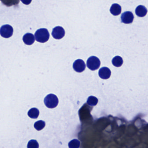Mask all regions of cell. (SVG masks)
<instances>
[{"mask_svg": "<svg viewBox=\"0 0 148 148\" xmlns=\"http://www.w3.org/2000/svg\"><path fill=\"white\" fill-rule=\"evenodd\" d=\"M136 14L139 17H143L146 15L147 10L145 7L143 5H139L136 8L135 11Z\"/></svg>", "mask_w": 148, "mask_h": 148, "instance_id": "obj_11", "label": "cell"}, {"mask_svg": "<svg viewBox=\"0 0 148 148\" xmlns=\"http://www.w3.org/2000/svg\"><path fill=\"white\" fill-rule=\"evenodd\" d=\"M80 143L79 140L74 139L69 142L68 146L69 148H79Z\"/></svg>", "mask_w": 148, "mask_h": 148, "instance_id": "obj_15", "label": "cell"}, {"mask_svg": "<svg viewBox=\"0 0 148 148\" xmlns=\"http://www.w3.org/2000/svg\"><path fill=\"white\" fill-rule=\"evenodd\" d=\"M111 74L110 70L107 67H102L99 71V76L103 79H108L110 77Z\"/></svg>", "mask_w": 148, "mask_h": 148, "instance_id": "obj_8", "label": "cell"}, {"mask_svg": "<svg viewBox=\"0 0 148 148\" xmlns=\"http://www.w3.org/2000/svg\"><path fill=\"white\" fill-rule=\"evenodd\" d=\"M35 40V37L32 34L27 33L23 36V41L25 44L28 45H31L33 44Z\"/></svg>", "mask_w": 148, "mask_h": 148, "instance_id": "obj_9", "label": "cell"}, {"mask_svg": "<svg viewBox=\"0 0 148 148\" xmlns=\"http://www.w3.org/2000/svg\"><path fill=\"white\" fill-rule=\"evenodd\" d=\"M98 102L97 98L94 96H90L87 100V103L90 106H95L97 104Z\"/></svg>", "mask_w": 148, "mask_h": 148, "instance_id": "obj_14", "label": "cell"}, {"mask_svg": "<svg viewBox=\"0 0 148 148\" xmlns=\"http://www.w3.org/2000/svg\"><path fill=\"white\" fill-rule=\"evenodd\" d=\"M73 68L74 71H76L77 72H82L85 70V63L82 60H77L73 63Z\"/></svg>", "mask_w": 148, "mask_h": 148, "instance_id": "obj_7", "label": "cell"}, {"mask_svg": "<svg viewBox=\"0 0 148 148\" xmlns=\"http://www.w3.org/2000/svg\"><path fill=\"white\" fill-rule=\"evenodd\" d=\"M28 115L32 119H37L39 115V110L36 108L30 109L28 112Z\"/></svg>", "mask_w": 148, "mask_h": 148, "instance_id": "obj_13", "label": "cell"}, {"mask_svg": "<svg viewBox=\"0 0 148 148\" xmlns=\"http://www.w3.org/2000/svg\"><path fill=\"white\" fill-rule=\"evenodd\" d=\"M39 144L36 140H31L28 142L27 148H39Z\"/></svg>", "mask_w": 148, "mask_h": 148, "instance_id": "obj_17", "label": "cell"}, {"mask_svg": "<svg viewBox=\"0 0 148 148\" xmlns=\"http://www.w3.org/2000/svg\"><path fill=\"white\" fill-rule=\"evenodd\" d=\"M13 31V28L10 25H4L0 28V34L1 37L8 38L12 36Z\"/></svg>", "mask_w": 148, "mask_h": 148, "instance_id": "obj_4", "label": "cell"}, {"mask_svg": "<svg viewBox=\"0 0 148 148\" xmlns=\"http://www.w3.org/2000/svg\"><path fill=\"white\" fill-rule=\"evenodd\" d=\"M121 7L119 4H113L111 7L110 12L114 16H117L121 13Z\"/></svg>", "mask_w": 148, "mask_h": 148, "instance_id": "obj_10", "label": "cell"}, {"mask_svg": "<svg viewBox=\"0 0 148 148\" xmlns=\"http://www.w3.org/2000/svg\"><path fill=\"white\" fill-rule=\"evenodd\" d=\"M65 32L63 27L60 26H57L53 29L52 35L56 39H61L64 36Z\"/></svg>", "mask_w": 148, "mask_h": 148, "instance_id": "obj_5", "label": "cell"}, {"mask_svg": "<svg viewBox=\"0 0 148 148\" xmlns=\"http://www.w3.org/2000/svg\"><path fill=\"white\" fill-rule=\"evenodd\" d=\"M44 103L47 107L49 108H55L59 103L58 97L53 94H48L44 99Z\"/></svg>", "mask_w": 148, "mask_h": 148, "instance_id": "obj_2", "label": "cell"}, {"mask_svg": "<svg viewBox=\"0 0 148 148\" xmlns=\"http://www.w3.org/2000/svg\"><path fill=\"white\" fill-rule=\"evenodd\" d=\"M35 39L38 42L44 43L48 41L50 38L49 32L46 28H40L36 31L34 34Z\"/></svg>", "mask_w": 148, "mask_h": 148, "instance_id": "obj_1", "label": "cell"}, {"mask_svg": "<svg viewBox=\"0 0 148 148\" xmlns=\"http://www.w3.org/2000/svg\"><path fill=\"white\" fill-rule=\"evenodd\" d=\"M86 65L88 68L91 71L97 70L100 66V60L95 56H91L87 60Z\"/></svg>", "mask_w": 148, "mask_h": 148, "instance_id": "obj_3", "label": "cell"}, {"mask_svg": "<svg viewBox=\"0 0 148 148\" xmlns=\"http://www.w3.org/2000/svg\"><path fill=\"white\" fill-rule=\"evenodd\" d=\"M112 64L116 66V67H120L123 63V58L119 56H116L114 57L112 59Z\"/></svg>", "mask_w": 148, "mask_h": 148, "instance_id": "obj_12", "label": "cell"}, {"mask_svg": "<svg viewBox=\"0 0 148 148\" xmlns=\"http://www.w3.org/2000/svg\"><path fill=\"white\" fill-rule=\"evenodd\" d=\"M121 21L124 24H131L134 19V15L132 12H125L122 14L121 16Z\"/></svg>", "mask_w": 148, "mask_h": 148, "instance_id": "obj_6", "label": "cell"}, {"mask_svg": "<svg viewBox=\"0 0 148 148\" xmlns=\"http://www.w3.org/2000/svg\"><path fill=\"white\" fill-rule=\"evenodd\" d=\"M45 126V121L42 120H39L37 121L34 123V127L37 130H41L44 129Z\"/></svg>", "mask_w": 148, "mask_h": 148, "instance_id": "obj_16", "label": "cell"}]
</instances>
